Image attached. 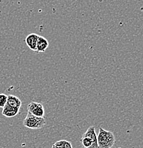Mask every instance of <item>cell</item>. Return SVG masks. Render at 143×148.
Wrapping results in <instances>:
<instances>
[{"label":"cell","instance_id":"6da1fadb","mask_svg":"<svg viewBox=\"0 0 143 148\" xmlns=\"http://www.w3.org/2000/svg\"><path fill=\"white\" fill-rule=\"evenodd\" d=\"M98 145L99 148H111L115 143V138L113 132L100 127L97 135Z\"/></svg>","mask_w":143,"mask_h":148},{"label":"cell","instance_id":"7a4b0ae2","mask_svg":"<svg viewBox=\"0 0 143 148\" xmlns=\"http://www.w3.org/2000/svg\"><path fill=\"white\" fill-rule=\"evenodd\" d=\"M47 123L44 117H37L28 112L25 119L23 121L24 127L32 130H38L44 127Z\"/></svg>","mask_w":143,"mask_h":148},{"label":"cell","instance_id":"277c9868","mask_svg":"<svg viewBox=\"0 0 143 148\" xmlns=\"http://www.w3.org/2000/svg\"><path fill=\"white\" fill-rule=\"evenodd\" d=\"M83 136L88 137L92 140L93 143L92 145L89 148H99L98 145V139H97V135L95 133V127L94 126H90L88 128L85 133L83 134Z\"/></svg>","mask_w":143,"mask_h":148},{"label":"cell","instance_id":"ba28073f","mask_svg":"<svg viewBox=\"0 0 143 148\" xmlns=\"http://www.w3.org/2000/svg\"><path fill=\"white\" fill-rule=\"evenodd\" d=\"M7 104L13 106V107L20 108L21 106V101L18 97L14 95H7Z\"/></svg>","mask_w":143,"mask_h":148},{"label":"cell","instance_id":"5b68a950","mask_svg":"<svg viewBox=\"0 0 143 148\" xmlns=\"http://www.w3.org/2000/svg\"><path fill=\"white\" fill-rule=\"evenodd\" d=\"M19 110L20 108L13 107V106H11L8 104H6V106L3 108L1 114L4 116L7 117V118H13V117L16 116L19 114Z\"/></svg>","mask_w":143,"mask_h":148},{"label":"cell","instance_id":"52a82bcc","mask_svg":"<svg viewBox=\"0 0 143 148\" xmlns=\"http://www.w3.org/2000/svg\"><path fill=\"white\" fill-rule=\"evenodd\" d=\"M49 41L44 36H39L37 40V44H36V51L38 53L41 52H45L49 47Z\"/></svg>","mask_w":143,"mask_h":148},{"label":"cell","instance_id":"7c38bea8","mask_svg":"<svg viewBox=\"0 0 143 148\" xmlns=\"http://www.w3.org/2000/svg\"><path fill=\"white\" fill-rule=\"evenodd\" d=\"M51 148H61V147H60L59 146H58L57 145L55 144V143H54V144H53V145H52V147Z\"/></svg>","mask_w":143,"mask_h":148},{"label":"cell","instance_id":"9c48e42d","mask_svg":"<svg viewBox=\"0 0 143 148\" xmlns=\"http://www.w3.org/2000/svg\"><path fill=\"white\" fill-rule=\"evenodd\" d=\"M81 143L82 144V146L85 148H89L90 146L92 145V140L90 138H88V137H84L83 136L82 138L81 139Z\"/></svg>","mask_w":143,"mask_h":148},{"label":"cell","instance_id":"30bf717a","mask_svg":"<svg viewBox=\"0 0 143 148\" xmlns=\"http://www.w3.org/2000/svg\"><path fill=\"white\" fill-rule=\"evenodd\" d=\"M55 144L57 145L61 148H73L71 143L66 141V140H60V141L55 143Z\"/></svg>","mask_w":143,"mask_h":148},{"label":"cell","instance_id":"3957f363","mask_svg":"<svg viewBox=\"0 0 143 148\" xmlns=\"http://www.w3.org/2000/svg\"><path fill=\"white\" fill-rule=\"evenodd\" d=\"M28 112L37 117H44V106L41 103L31 102L28 106Z\"/></svg>","mask_w":143,"mask_h":148},{"label":"cell","instance_id":"8fae6325","mask_svg":"<svg viewBox=\"0 0 143 148\" xmlns=\"http://www.w3.org/2000/svg\"><path fill=\"white\" fill-rule=\"evenodd\" d=\"M7 102V95L4 93H0V108H3Z\"/></svg>","mask_w":143,"mask_h":148},{"label":"cell","instance_id":"8992f818","mask_svg":"<svg viewBox=\"0 0 143 148\" xmlns=\"http://www.w3.org/2000/svg\"><path fill=\"white\" fill-rule=\"evenodd\" d=\"M38 35L36 34H30L26 37L25 42L27 45L31 50L34 51H36V44H37V40L38 38Z\"/></svg>","mask_w":143,"mask_h":148}]
</instances>
